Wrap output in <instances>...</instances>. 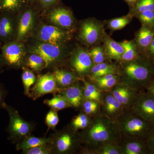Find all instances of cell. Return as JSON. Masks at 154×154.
I'll use <instances>...</instances> for the list:
<instances>
[{
    "label": "cell",
    "mask_w": 154,
    "mask_h": 154,
    "mask_svg": "<svg viewBox=\"0 0 154 154\" xmlns=\"http://www.w3.org/2000/svg\"><path fill=\"white\" fill-rule=\"evenodd\" d=\"M37 39L40 42L61 45L70 38L68 33L57 26L43 25L38 30Z\"/></svg>",
    "instance_id": "9"
},
{
    "label": "cell",
    "mask_w": 154,
    "mask_h": 154,
    "mask_svg": "<svg viewBox=\"0 0 154 154\" xmlns=\"http://www.w3.org/2000/svg\"><path fill=\"white\" fill-rule=\"evenodd\" d=\"M125 63L122 72L119 74V83L138 91L144 90L154 78V63L145 57Z\"/></svg>",
    "instance_id": "2"
},
{
    "label": "cell",
    "mask_w": 154,
    "mask_h": 154,
    "mask_svg": "<svg viewBox=\"0 0 154 154\" xmlns=\"http://www.w3.org/2000/svg\"><path fill=\"white\" fill-rule=\"evenodd\" d=\"M119 75L107 74L91 80L97 89L102 92H108L119 82Z\"/></svg>",
    "instance_id": "21"
},
{
    "label": "cell",
    "mask_w": 154,
    "mask_h": 154,
    "mask_svg": "<svg viewBox=\"0 0 154 154\" xmlns=\"http://www.w3.org/2000/svg\"><path fill=\"white\" fill-rule=\"evenodd\" d=\"M7 93L5 88L0 84V108H3V105L5 103Z\"/></svg>",
    "instance_id": "43"
},
{
    "label": "cell",
    "mask_w": 154,
    "mask_h": 154,
    "mask_svg": "<svg viewBox=\"0 0 154 154\" xmlns=\"http://www.w3.org/2000/svg\"><path fill=\"white\" fill-rule=\"evenodd\" d=\"M54 75L59 89L68 88L80 80V78L76 76L74 73L66 70H56Z\"/></svg>",
    "instance_id": "22"
},
{
    "label": "cell",
    "mask_w": 154,
    "mask_h": 154,
    "mask_svg": "<svg viewBox=\"0 0 154 154\" xmlns=\"http://www.w3.org/2000/svg\"><path fill=\"white\" fill-rule=\"evenodd\" d=\"M83 147L94 154V149L105 144L117 143L121 137L116 121L110 119L101 112L92 117L90 125L78 132Z\"/></svg>",
    "instance_id": "1"
},
{
    "label": "cell",
    "mask_w": 154,
    "mask_h": 154,
    "mask_svg": "<svg viewBox=\"0 0 154 154\" xmlns=\"http://www.w3.org/2000/svg\"><path fill=\"white\" fill-rule=\"evenodd\" d=\"M154 37V30L142 25L136 36L137 45L141 51L145 54Z\"/></svg>",
    "instance_id": "20"
},
{
    "label": "cell",
    "mask_w": 154,
    "mask_h": 154,
    "mask_svg": "<svg viewBox=\"0 0 154 154\" xmlns=\"http://www.w3.org/2000/svg\"><path fill=\"white\" fill-rule=\"evenodd\" d=\"M144 90L154 97V78L146 86Z\"/></svg>",
    "instance_id": "44"
},
{
    "label": "cell",
    "mask_w": 154,
    "mask_h": 154,
    "mask_svg": "<svg viewBox=\"0 0 154 154\" xmlns=\"http://www.w3.org/2000/svg\"><path fill=\"white\" fill-rule=\"evenodd\" d=\"M2 51L5 65L15 69L22 66L26 52L21 42L14 40L5 43L2 46Z\"/></svg>",
    "instance_id": "6"
},
{
    "label": "cell",
    "mask_w": 154,
    "mask_h": 154,
    "mask_svg": "<svg viewBox=\"0 0 154 154\" xmlns=\"http://www.w3.org/2000/svg\"><path fill=\"white\" fill-rule=\"evenodd\" d=\"M80 80L77 81L68 88L59 89L60 94L67 100L71 107L75 108L81 107L84 99L83 86L80 84L79 82Z\"/></svg>",
    "instance_id": "18"
},
{
    "label": "cell",
    "mask_w": 154,
    "mask_h": 154,
    "mask_svg": "<svg viewBox=\"0 0 154 154\" xmlns=\"http://www.w3.org/2000/svg\"><path fill=\"white\" fill-rule=\"evenodd\" d=\"M150 154H154V125L147 140Z\"/></svg>",
    "instance_id": "42"
},
{
    "label": "cell",
    "mask_w": 154,
    "mask_h": 154,
    "mask_svg": "<svg viewBox=\"0 0 154 154\" xmlns=\"http://www.w3.org/2000/svg\"><path fill=\"white\" fill-rule=\"evenodd\" d=\"M0 1H1V0H0Z\"/></svg>",
    "instance_id": "49"
},
{
    "label": "cell",
    "mask_w": 154,
    "mask_h": 154,
    "mask_svg": "<svg viewBox=\"0 0 154 154\" xmlns=\"http://www.w3.org/2000/svg\"><path fill=\"white\" fill-rule=\"evenodd\" d=\"M71 64L78 74L83 78L90 74L94 66V62L88 52L82 49L77 50L72 57Z\"/></svg>",
    "instance_id": "13"
},
{
    "label": "cell",
    "mask_w": 154,
    "mask_h": 154,
    "mask_svg": "<svg viewBox=\"0 0 154 154\" xmlns=\"http://www.w3.org/2000/svg\"><path fill=\"white\" fill-rule=\"evenodd\" d=\"M54 74L42 75L36 80L32 88L30 97L33 99L48 94H54L59 91Z\"/></svg>",
    "instance_id": "11"
},
{
    "label": "cell",
    "mask_w": 154,
    "mask_h": 154,
    "mask_svg": "<svg viewBox=\"0 0 154 154\" xmlns=\"http://www.w3.org/2000/svg\"><path fill=\"white\" fill-rule=\"evenodd\" d=\"M2 39H1V36H0V46H2Z\"/></svg>",
    "instance_id": "48"
},
{
    "label": "cell",
    "mask_w": 154,
    "mask_h": 154,
    "mask_svg": "<svg viewBox=\"0 0 154 154\" xmlns=\"http://www.w3.org/2000/svg\"><path fill=\"white\" fill-rule=\"evenodd\" d=\"M5 63H4V61H3L2 57V55H0V70L2 69L3 66L5 65Z\"/></svg>",
    "instance_id": "46"
},
{
    "label": "cell",
    "mask_w": 154,
    "mask_h": 154,
    "mask_svg": "<svg viewBox=\"0 0 154 154\" xmlns=\"http://www.w3.org/2000/svg\"><path fill=\"white\" fill-rule=\"evenodd\" d=\"M22 78L25 94L28 97H30V88L36 82L35 75L29 69L24 68Z\"/></svg>",
    "instance_id": "31"
},
{
    "label": "cell",
    "mask_w": 154,
    "mask_h": 154,
    "mask_svg": "<svg viewBox=\"0 0 154 154\" xmlns=\"http://www.w3.org/2000/svg\"><path fill=\"white\" fill-rule=\"evenodd\" d=\"M105 54L108 58L117 61L121 60L124 53V49L120 43L109 37H105Z\"/></svg>",
    "instance_id": "23"
},
{
    "label": "cell",
    "mask_w": 154,
    "mask_h": 154,
    "mask_svg": "<svg viewBox=\"0 0 154 154\" xmlns=\"http://www.w3.org/2000/svg\"><path fill=\"white\" fill-rule=\"evenodd\" d=\"M119 74V69L114 65L104 62L95 64L91 69L88 77L92 80L107 74Z\"/></svg>",
    "instance_id": "24"
},
{
    "label": "cell",
    "mask_w": 154,
    "mask_h": 154,
    "mask_svg": "<svg viewBox=\"0 0 154 154\" xmlns=\"http://www.w3.org/2000/svg\"><path fill=\"white\" fill-rule=\"evenodd\" d=\"M27 65L34 71H41L46 68L45 63L40 55L32 53L29 55L27 61Z\"/></svg>",
    "instance_id": "32"
},
{
    "label": "cell",
    "mask_w": 154,
    "mask_h": 154,
    "mask_svg": "<svg viewBox=\"0 0 154 154\" xmlns=\"http://www.w3.org/2000/svg\"><path fill=\"white\" fill-rule=\"evenodd\" d=\"M128 2H130L131 3H134L135 2H136L137 0H126Z\"/></svg>",
    "instance_id": "47"
},
{
    "label": "cell",
    "mask_w": 154,
    "mask_h": 154,
    "mask_svg": "<svg viewBox=\"0 0 154 154\" xmlns=\"http://www.w3.org/2000/svg\"><path fill=\"white\" fill-rule=\"evenodd\" d=\"M135 7L137 14L146 11H154V0H137Z\"/></svg>",
    "instance_id": "36"
},
{
    "label": "cell",
    "mask_w": 154,
    "mask_h": 154,
    "mask_svg": "<svg viewBox=\"0 0 154 154\" xmlns=\"http://www.w3.org/2000/svg\"><path fill=\"white\" fill-rule=\"evenodd\" d=\"M130 108L137 115L154 125V97L145 90L138 91L136 99Z\"/></svg>",
    "instance_id": "7"
},
{
    "label": "cell",
    "mask_w": 154,
    "mask_h": 154,
    "mask_svg": "<svg viewBox=\"0 0 154 154\" xmlns=\"http://www.w3.org/2000/svg\"><path fill=\"white\" fill-rule=\"evenodd\" d=\"M35 22V16L33 11L28 10L22 13L18 19L15 39L22 42L29 35Z\"/></svg>",
    "instance_id": "15"
},
{
    "label": "cell",
    "mask_w": 154,
    "mask_h": 154,
    "mask_svg": "<svg viewBox=\"0 0 154 154\" xmlns=\"http://www.w3.org/2000/svg\"><path fill=\"white\" fill-rule=\"evenodd\" d=\"M94 64L101 63L105 60V51L101 47H96L88 52Z\"/></svg>",
    "instance_id": "37"
},
{
    "label": "cell",
    "mask_w": 154,
    "mask_h": 154,
    "mask_svg": "<svg viewBox=\"0 0 154 154\" xmlns=\"http://www.w3.org/2000/svg\"><path fill=\"white\" fill-rule=\"evenodd\" d=\"M3 108L7 110L9 115V124L7 131L10 140L13 143H18L30 135L33 130V125L25 121L15 108L7 105L5 102Z\"/></svg>",
    "instance_id": "5"
},
{
    "label": "cell",
    "mask_w": 154,
    "mask_h": 154,
    "mask_svg": "<svg viewBox=\"0 0 154 154\" xmlns=\"http://www.w3.org/2000/svg\"><path fill=\"white\" fill-rule=\"evenodd\" d=\"M55 1V0H42V2L45 5H49L54 2Z\"/></svg>",
    "instance_id": "45"
},
{
    "label": "cell",
    "mask_w": 154,
    "mask_h": 154,
    "mask_svg": "<svg viewBox=\"0 0 154 154\" xmlns=\"http://www.w3.org/2000/svg\"><path fill=\"white\" fill-rule=\"evenodd\" d=\"M145 57L154 63V37L145 54Z\"/></svg>",
    "instance_id": "41"
},
{
    "label": "cell",
    "mask_w": 154,
    "mask_h": 154,
    "mask_svg": "<svg viewBox=\"0 0 154 154\" xmlns=\"http://www.w3.org/2000/svg\"><path fill=\"white\" fill-rule=\"evenodd\" d=\"M21 5V0H1L0 13L14 14L19 10Z\"/></svg>",
    "instance_id": "33"
},
{
    "label": "cell",
    "mask_w": 154,
    "mask_h": 154,
    "mask_svg": "<svg viewBox=\"0 0 154 154\" xmlns=\"http://www.w3.org/2000/svg\"><path fill=\"white\" fill-rule=\"evenodd\" d=\"M50 21L56 26L63 29H71L74 19L70 12L63 8L56 9L49 14Z\"/></svg>",
    "instance_id": "19"
},
{
    "label": "cell",
    "mask_w": 154,
    "mask_h": 154,
    "mask_svg": "<svg viewBox=\"0 0 154 154\" xmlns=\"http://www.w3.org/2000/svg\"><path fill=\"white\" fill-rule=\"evenodd\" d=\"M44 103L56 111L71 107L67 100L60 94L56 95L52 99L45 100Z\"/></svg>",
    "instance_id": "29"
},
{
    "label": "cell",
    "mask_w": 154,
    "mask_h": 154,
    "mask_svg": "<svg viewBox=\"0 0 154 154\" xmlns=\"http://www.w3.org/2000/svg\"><path fill=\"white\" fill-rule=\"evenodd\" d=\"M0 14V36L5 43L15 39L17 25L12 14L1 13Z\"/></svg>",
    "instance_id": "17"
},
{
    "label": "cell",
    "mask_w": 154,
    "mask_h": 154,
    "mask_svg": "<svg viewBox=\"0 0 154 154\" xmlns=\"http://www.w3.org/2000/svg\"><path fill=\"white\" fill-rule=\"evenodd\" d=\"M80 80L83 81V96L84 99L94 100L101 103L103 92L99 91L93 82H87L85 79L80 78Z\"/></svg>",
    "instance_id": "26"
},
{
    "label": "cell",
    "mask_w": 154,
    "mask_h": 154,
    "mask_svg": "<svg viewBox=\"0 0 154 154\" xmlns=\"http://www.w3.org/2000/svg\"><path fill=\"white\" fill-rule=\"evenodd\" d=\"M100 111L108 118L116 121L125 110L112 93L108 91L103 92Z\"/></svg>",
    "instance_id": "12"
},
{
    "label": "cell",
    "mask_w": 154,
    "mask_h": 154,
    "mask_svg": "<svg viewBox=\"0 0 154 154\" xmlns=\"http://www.w3.org/2000/svg\"><path fill=\"white\" fill-rule=\"evenodd\" d=\"M119 43L124 49V53L121 59L122 62H129L140 57L137 50L136 45L133 42L125 40Z\"/></svg>",
    "instance_id": "27"
},
{
    "label": "cell",
    "mask_w": 154,
    "mask_h": 154,
    "mask_svg": "<svg viewBox=\"0 0 154 154\" xmlns=\"http://www.w3.org/2000/svg\"><path fill=\"white\" fill-rule=\"evenodd\" d=\"M102 28L99 24L94 21H86L83 23L80 32V38L88 45L95 44L102 35Z\"/></svg>",
    "instance_id": "16"
},
{
    "label": "cell",
    "mask_w": 154,
    "mask_h": 154,
    "mask_svg": "<svg viewBox=\"0 0 154 154\" xmlns=\"http://www.w3.org/2000/svg\"><path fill=\"white\" fill-rule=\"evenodd\" d=\"M92 119L91 116L81 112L73 118L69 126L74 132L77 133L79 131L83 130L88 128L91 123Z\"/></svg>",
    "instance_id": "28"
},
{
    "label": "cell",
    "mask_w": 154,
    "mask_h": 154,
    "mask_svg": "<svg viewBox=\"0 0 154 154\" xmlns=\"http://www.w3.org/2000/svg\"><path fill=\"white\" fill-rule=\"evenodd\" d=\"M137 15L142 25L154 30V11H146Z\"/></svg>",
    "instance_id": "35"
},
{
    "label": "cell",
    "mask_w": 154,
    "mask_h": 154,
    "mask_svg": "<svg viewBox=\"0 0 154 154\" xmlns=\"http://www.w3.org/2000/svg\"><path fill=\"white\" fill-rule=\"evenodd\" d=\"M50 137H38L29 136L19 142L16 146L17 150L27 149L38 146L49 144Z\"/></svg>",
    "instance_id": "25"
},
{
    "label": "cell",
    "mask_w": 154,
    "mask_h": 154,
    "mask_svg": "<svg viewBox=\"0 0 154 154\" xmlns=\"http://www.w3.org/2000/svg\"><path fill=\"white\" fill-rule=\"evenodd\" d=\"M49 145L52 153L59 154L79 152L82 147L78 132H74L69 125L50 137Z\"/></svg>",
    "instance_id": "4"
},
{
    "label": "cell",
    "mask_w": 154,
    "mask_h": 154,
    "mask_svg": "<svg viewBox=\"0 0 154 154\" xmlns=\"http://www.w3.org/2000/svg\"><path fill=\"white\" fill-rule=\"evenodd\" d=\"M116 123L121 136L147 140L154 125L137 115L130 108L125 110Z\"/></svg>",
    "instance_id": "3"
},
{
    "label": "cell",
    "mask_w": 154,
    "mask_h": 154,
    "mask_svg": "<svg viewBox=\"0 0 154 154\" xmlns=\"http://www.w3.org/2000/svg\"><path fill=\"white\" fill-rule=\"evenodd\" d=\"M122 154H150L147 140L121 136L117 142Z\"/></svg>",
    "instance_id": "10"
},
{
    "label": "cell",
    "mask_w": 154,
    "mask_h": 154,
    "mask_svg": "<svg viewBox=\"0 0 154 154\" xmlns=\"http://www.w3.org/2000/svg\"><path fill=\"white\" fill-rule=\"evenodd\" d=\"M129 19L127 17H121L112 19L109 22L110 28L113 30L122 29L129 23Z\"/></svg>",
    "instance_id": "40"
},
{
    "label": "cell",
    "mask_w": 154,
    "mask_h": 154,
    "mask_svg": "<svg viewBox=\"0 0 154 154\" xmlns=\"http://www.w3.org/2000/svg\"><path fill=\"white\" fill-rule=\"evenodd\" d=\"M82 112L93 117L100 112V103L90 99H83L81 107Z\"/></svg>",
    "instance_id": "30"
},
{
    "label": "cell",
    "mask_w": 154,
    "mask_h": 154,
    "mask_svg": "<svg viewBox=\"0 0 154 154\" xmlns=\"http://www.w3.org/2000/svg\"><path fill=\"white\" fill-rule=\"evenodd\" d=\"M110 92L125 110L129 109L136 99L138 91L122 83H117Z\"/></svg>",
    "instance_id": "14"
},
{
    "label": "cell",
    "mask_w": 154,
    "mask_h": 154,
    "mask_svg": "<svg viewBox=\"0 0 154 154\" xmlns=\"http://www.w3.org/2000/svg\"><path fill=\"white\" fill-rule=\"evenodd\" d=\"M24 154H50L52 153V149L49 144L38 146L22 150Z\"/></svg>",
    "instance_id": "38"
},
{
    "label": "cell",
    "mask_w": 154,
    "mask_h": 154,
    "mask_svg": "<svg viewBox=\"0 0 154 154\" xmlns=\"http://www.w3.org/2000/svg\"><path fill=\"white\" fill-rule=\"evenodd\" d=\"M45 123L49 129H54L59 122V118L57 112L51 109L46 114Z\"/></svg>",
    "instance_id": "39"
},
{
    "label": "cell",
    "mask_w": 154,
    "mask_h": 154,
    "mask_svg": "<svg viewBox=\"0 0 154 154\" xmlns=\"http://www.w3.org/2000/svg\"><path fill=\"white\" fill-rule=\"evenodd\" d=\"M31 53L38 54L45 63L46 68L49 67L60 61L63 57V51L60 45L37 42L31 48Z\"/></svg>",
    "instance_id": "8"
},
{
    "label": "cell",
    "mask_w": 154,
    "mask_h": 154,
    "mask_svg": "<svg viewBox=\"0 0 154 154\" xmlns=\"http://www.w3.org/2000/svg\"><path fill=\"white\" fill-rule=\"evenodd\" d=\"M94 154H122L117 143L105 144L93 150Z\"/></svg>",
    "instance_id": "34"
}]
</instances>
